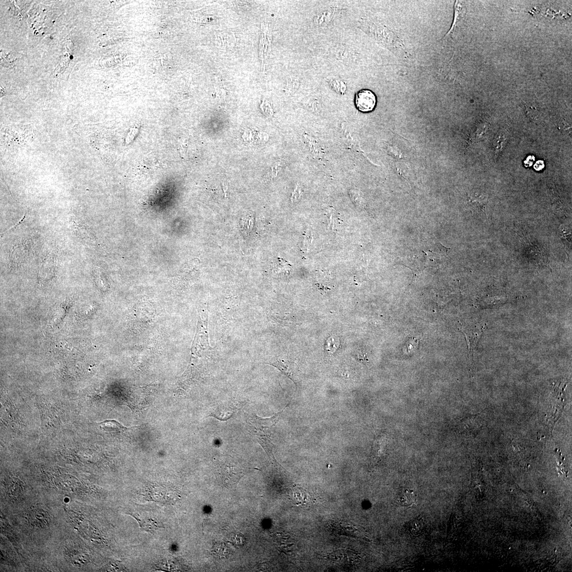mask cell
Masks as SVG:
<instances>
[{
	"label": "cell",
	"instance_id": "ba28073f",
	"mask_svg": "<svg viewBox=\"0 0 572 572\" xmlns=\"http://www.w3.org/2000/svg\"><path fill=\"white\" fill-rule=\"evenodd\" d=\"M30 521L38 527L44 528L48 526L49 517L46 511L41 509H34L29 513Z\"/></svg>",
	"mask_w": 572,
	"mask_h": 572
},
{
	"label": "cell",
	"instance_id": "3957f363",
	"mask_svg": "<svg viewBox=\"0 0 572 572\" xmlns=\"http://www.w3.org/2000/svg\"><path fill=\"white\" fill-rule=\"evenodd\" d=\"M376 104V96L370 90L363 89L356 94L355 105L360 112L369 113L373 111Z\"/></svg>",
	"mask_w": 572,
	"mask_h": 572
},
{
	"label": "cell",
	"instance_id": "7a4b0ae2",
	"mask_svg": "<svg viewBox=\"0 0 572 572\" xmlns=\"http://www.w3.org/2000/svg\"><path fill=\"white\" fill-rule=\"evenodd\" d=\"M286 408L269 418H262L254 414L250 416L248 423L257 438H271L273 428L278 422L280 416Z\"/></svg>",
	"mask_w": 572,
	"mask_h": 572
},
{
	"label": "cell",
	"instance_id": "5b68a950",
	"mask_svg": "<svg viewBox=\"0 0 572 572\" xmlns=\"http://www.w3.org/2000/svg\"><path fill=\"white\" fill-rule=\"evenodd\" d=\"M67 557L74 564L83 565L87 562V554L79 546L70 545L65 549Z\"/></svg>",
	"mask_w": 572,
	"mask_h": 572
},
{
	"label": "cell",
	"instance_id": "9c48e42d",
	"mask_svg": "<svg viewBox=\"0 0 572 572\" xmlns=\"http://www.w3.org/2000/svg\"><path fill=\"white\" fill-rule=\"evenodd\" d=\"M400 504L404 506H411L416 504V494L412 490H405L401 493L399 499Z\"/></svg>",
	"mask_w": 572,
	"mask_h": 572
},
{
	"label": "cell",
	"instance_id": "8fae6325",
	"mask_svg": "<svg viewBox=\"0 0 572 572\" xmlns=\"http://www.w3.org/2000/svg\"><path fill=\"white\" fill-rule=\"evenodd\" d=\"M527 115L532 121L537 122L540 118V114L535 108L526 106Z\"/></svg>",
	"mask_w": 572,
	"mask_h": 572
},
{
	"label": "cell",
	"instance_id": "5bb4252c",
	"mask_svg": "<svg viewBox=\"0 0 572 572\" xmlns=\"http://www.w3.org/2000/svg\"><path fill=\"white\" fill-rule=\"evenodd\" d=\"M313 237L311 233H308L306 235L305 238V246L307 249L308 248V246H310V244L311 243Z\"/></svg>",
	"mask_w": 572,
	"mask_h": 572
},
{
	"label": "cell",
	"instance_id": "277c9868",
	"mask_svg": "<svg viewBox=\"0 0 572 572\" xmlns=\"http://www.w3.org/2000/svg\"><path fill=\"white\" fill-rule=\"evenodd\" d=\"M267 364L278 369L282 373L290 379L296 385H297V381L298 370L297 364L281 358L275 359V361Z\"/></svg>",
	"mask_w": 572,
	"mask_h": 572
},
{
	"label": "cell",
	"instance_id": "30bf717a",
	"mask_svg": "<svg viewBox=\"0 0 572 572\" xmlns=\"http://www.w3.org/2000/svg\"><path fill=\"white\" fill-rule=\"evenodd\" d=\"M326 343V350L329 352L334 353L339 348L340 340L336 336H332L327 340Z\"/></svg>",
	"mask_w": 572,
	"mask_h": 572
},
{
	"label": "cell",
	"instance_id": "9a60e30c",
	"mask_svg": "<svg viewBox=\"0 0 572 572\" xmlns=\"http://www.w3.org/2000/svg\"><path fill=\"white\" fill-rule=\"evenodd\" d=\"M544 162L543 160H538L534 165V168L537 171H541L544 168Z\"/></svg>",
	"mask_w": 572,
	"mask_h": 572
},
{
	"label": "cell",
	"instance_id": "6da1fadb",
	"mask_svg": "<svg viewBox=\"0 0 572 572\" xmlns=\"http://www.w3.org/2000/svg\"><path fill=\"white\" fill-rule=\"evenodd\" d=\"M208 315L202 311L199 314L197 332L191 348L192 356L201 355L210 349L207 329Z\"/></svg>",
	"mask_w": 572,
	"mask_h": 572
},
{
	"label": "cell",
	"instance_id": "52a82bcc",
	"mask_svg": "<svg viewBox=\"0 0 572 572\" xmlns=\"http://www.w3.org/2000/svg\"><path fill=\"white\" fill-rule=\"evenodd\" d=\"M220 474L224 480H239L242 477V471L237 465L227 462L221 466Z\"/></svg>",
	"mask_w": 572,
	"mask_h": 572
},
{
	"label": "cell",
	"instance_id": "7c38bea8",
	"mask_svg": "<svg viewBox=\"0 0 572 572\" xmlns=\"http://www.w3.org/2000/svg\"><path fill=\"white\" fill-rule=\"evenodd\" d=\"M350 195L353 201L355 202L358 205H361L363 199L359 192L352 190L350 192Z\"/></svg>",
	"mask_w": 572,
	"mask_h": 572
},
{
	"label": "cell",
	"instance_id": "8992f818",
	"mask_svg": "<svg viewBox=\"0 0 572 572\" xmlns=\"http://www.w3.org/2000/svg\"><path fill=\"white\" fill-rule=\"evenodd\" d=\"M96 425L103 432L111 435H120L130 429V428L123 426L118 421L114 420H109L96 423Z\"/></svg>",
	"mask_w": 572,
	"mask_h": 572
},
{
	"label": "cell",
	"instance_id": "4fadbf2b",
	"mask_svg": "<svg viewBox=\"0 0 572 572\" xmlns=\"http://www.w3.org/2000/svg\"><path fill=\"white\" fill-rule=\"evenodd\" d=\"M535 158L533 156H530L526 158L525 161V165L526 167L530 166L535 161Z\"/></svg>",
	"mask_w": 572,
	"mask_h": 572
}]
</instances>
